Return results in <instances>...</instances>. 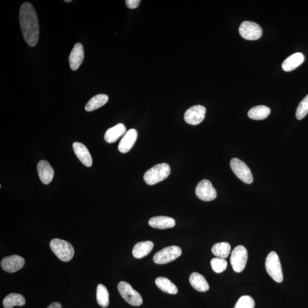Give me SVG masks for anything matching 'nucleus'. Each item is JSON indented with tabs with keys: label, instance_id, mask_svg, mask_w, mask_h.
<instances>
[{
	"label": "nucleus",
	"instance_id": "obj_1",
	"mask_svg": "<svg viewBox=\"0 0 308 308\" xmlns=\"http://www.w3.org/2000/svg\"><path fill=\"white\" fill-rule=\"evenodd\" d=\"M20 23L25 40L30 47H35L39 41L40 27L36 12L31 3H25L21 7Z\"/></svg>",
	"mask_w": 308,
	"mask_h": 308
},
{
	"label": "nucleus",
	"instance_id": "obj_2",
	"mask_svg": "<svg viewBox=\"0 0 308 308\" xmlns=\"http://www.w3.org/2000/svg\"><path fill=\"white\" fill-rule=\"evenodd\" d=\"M170 173L171 169L168 164H158L145 172L143 177L144 181L148 185H156L157 183L166 180L169 176Z\"/></svg>",
	"mask_w": 308,
	"mask_h": 308
},
{
	"label": "nucleus",
	"instance_id": "obj_3",
	"mask_svg": "<svg viewBox=\"0 0 308 308\" xmlns=\"http://www.w3.org/2000/svg\"><path fill=\"white\" fill-rule=\"evenodd\" d=\"M50 247L53 252L61 261L67 262L73 259L74 249L68 241L54 239L50 243Z\"/></svg>",
	"mask_w": 308,
	"mask_h": 308
},
{
	"label": "nucleus",
	"instance_id": "obj_4",
	"mask_svg": "<svg viewBox=\"0 0 308 308\" xmlns=\"http://www.w3.org/2000/svg\"><path fill=\"white\" fill-rule=\"evenodd\" d=\"M265 269L269 275L277 282L283 281V274L279 257L274 251L270 252L265 260Z\"/></svg>",
	"mask_w": 308,
	"mask_h": 308
},
{
	"label": "nucleus",
	"instance_id": "obj_5",
	"mask_svg": "<svg viewBox=\"0 0 308 308\" xmlns=\"http://www.w3.org/2000/svg\"><path fill=\"white\" fill-rule=\"evenodd\" d=\"M118 290L121 296L129 304L138 306L143 302L140 294L132 288L130 284L125 281H120L118 285Z\"/></svg>",
	"mask_w": 308,
	"mask_h": 308
},
{
	"label": "nucleus",
	"instance_id": "obj_6",
	"mask_svg": "<svg viewBox=\"0 0 308 308\" xmlns=\"http://www.w3.org/2000/svg\"><path fill=\"white\" fill-rule=\"evenodd\" d=\"M182 252L181 248L176 245L166 247L155 254L153 261L157 264L169 263L181 256Z\"/></svg>",
	"mask_w": 308,
	"mask_h": 308
},
{
	"label": "nucleus",
	"instance_id": "obj_7",
	"mask_svg": "<svg viewBox=\"0 0 308 308\" xmlns=\"http://www.w3.org/2000/svg\"><path fill=\"white\" fill-rule=\"evenodd\" d=\"M248 259L247 249L243 245H238L232 251L231 256V264L233 269L237 273L242 272Z\"/></svg>",
	"mask_w": 308,
	"mask_h": 308
},
{
	"label": "nucleus",
	"instance_id": "obj_8",
	"mask_svg": "<svg viewBox=\"0 0 308 308\" xmlns=\"http://www.w3.org/2000/svg\"><path fill=\"white\" fill-rule=\"evenodd\" d=\"M230 166L235 176L241 181L247 184H251L253 182V176L250 169L247 165L238 158H232Z\"/></svg>",
	"mask_w": 308,
	"mask_h": 308
},
{
	"label": "nucleus",
	"instance_id": "obj_9",
	"mask_svg": "<svg viewBox=\"0 0 308 308\" xmlns=\"http://www.w3.org/2000/svg\"><path fill=\"white\" fill-rule=\"evenodd\" d=\"M197 197L203 201H213L217 197V193L211 182L207 180L200 182L195 190Z\"/></svg>",
	"mask_w": 308,
	"mask_h": 308
},
{
	"label": "nucleus",
	"instance_id": "obj_10",
	"mask_svg": "<svg viewBox=\"0 0 308 308\" xmlns=\"http://www.w3.org/2000/svg\"><path fill=\"white\" fill-rule=\"evenodd\" d=\"M239 33L241 37L247 40H256L262 35V29L257 24L244 22L240 25Z\"/></svg>",
	"mask_w": 308,
	"mask_h": 308
},
{
	"label": "nucleus",
	"instance_id": "obj_11",
	"mask_svg": "<svg viewBox=\"0 0 308 308\" xmlns=\"http://www.w3.org/2000/svg\"><path fill=\"white\" fill-rule=\"evenodd\" d=\"M206 112V108L202 105L191 107L185 112L184 116L185 121L192 125H197L205 119Z\"/></svg>",
	"mask_w": 308,
	"mask_h": 308
},
{
	"label": "nucleus",
	"instance_id": "obj_12",
	"mask_svg": "<svg viewBox=\"0 0 308 308\" xmlns=\"http://www.w3.org/2000/svg\"><path fill=\"white\" fill-rule=\"evenodd\" d=\"M25 264L23 257L18 255L7 256L2 261L1 266L5 271L14 273L22 269Z\"/></svg>",
	"mask_w": 308,
	"mask_h": 308
},
{
	"label": "nucleus",
	"instance_id": "obj_13",
	"mask_svg": "<svg viewBox=\"0 0 308 308\" xmlns=\"http://www.w3.org/2000/svg\"><path fill=\"white\" fill-rule=\"evenodd\" d=\"M84 59V49L80 43L74 45L69 56V64L71 69L77 70Z\"/></svg>",
	"mask_w": 308,
	"mask_h": 308
},
{
	"label": "nucleus",
	"instance_id": "obj_14",
	"mask_svg": "<svg viewBox=\"0 0 308 308\" xmlns=\"http://www.w3.org/2000/svg\"><path fill=\"white\" fill-rule=\"evenodd\" d=\"M138 136V132L135 129H130L126 132L120 141L118 145L119 151L121 153H127L132 148Z\"/></svg>",
	"mask_w": 308,
	"mask_h": 308
},
{
	"label": "nucleus",
	"instance_id": "obj_15",
	"mask_svg": "<svg viewBox=\"0 0 308 308\" xmlns=\"http://www.w3.org/2000/svg\"><path fill=\"white\" fill-rule=\"evenodd\" d=\"M73 148L74 153L83 164L89 168L92 166V157L84 144L80 142H74Z\"/></svg>",
	"mask_w": 308,
	"mask_h": 308
},
{
	"label": "nucleus",
	"instance_id": "obj_16",
	"mask_svg": "<svg viewBox=\"0 0 308 308\" xmlns=\"http://www.w3.org/2000/svg\"><path fill=\"white\" fill-rule=\"evenodd\" d=\"M39 176L41 182L45 185H49L54 177V170L49 162L46 161H41L37 165Z\"/></svg>",
	"mask_w": 308,
	"mask_h": 308
},
{
	"label": "nucleus",
	"instance_id": "obj_17",
	"mask_svg": "<svg viewBox=\"0 0 308 308\" xmlns=\"http://www.w3.org/2000/svg\"><path fill=\"white\" fill-rule=\"evenodd\" d=\"M176 220L168 216H155L149 220L148 224L153 228L165 230L176 226Z\"/></svg>",
	"mask_w": 308,
	"mask_h": 308
},
{
	"label": "nucleus",
	"instance_id": "obj_18",
	"mask_svg": "<svg viewBox=\"0 0 308 308\" xmlns=\"http://www.w3.org/2000/svg\"><path fill=\"white\" fill-rule=\"evenodd\" d=\"M126 128L122 123H118L106 131L105 136L107 142L112 143L115 142L122 136L126 134Z\"/></svg>",
	"mask_w": 308,
	"mask_h": 308
},
{
	"label": "nucleus",
	"instance_id": "obj_19",
	"mask_svg": "<svg viewBox=\"0 0 308 308\" xmlns=\"http://www.w3.org/2000/svg\"><path fill=\"white\" fill-rule=\"evenodd\" d=\"M189 281L191 285L199 292H205L210 289L209 283L205 277L198 272H193L191 274Z\"/></svg>",
	"mask_w": 308,
	"mask_h": 308
},
{
	"label": "nucleus",
	"instance_id": "obj_20",
	"mask_svg": "<svg viewBox=\"0 0 308 308\" xmlns=\"http://www.w3.org/2000/svg\"><path fill=\"white\" fill-rule=\"evenodd\" d=\"M304 56L301 53H296L291 55L282 62V68L285 72H291L303 63Z\"/></svg>",
	"mask_w": 308,
	"mask_h": 308
},
{
	"label": "nucleus",
	"instance_id": "obj_21",
	"mask_svg": "<svg viewBox=\"0 0 308 308\" xmlns=\"http://www.w3.org/2000/svg\"><path fill=\"white\" fill-rule=\"evenodd\" d=\"M153 248L151 241H141L136 243L132 249V255L136 259H141L148 255Z\"/></svg>",
	"mask_w": 308,
	"mask_h": 308
},
{
	"label": "nucleus",
	"instance_id": "obj_22",
	"mask_svg": "<svg viewBox=\"0 0 308 308\" xmlns=\"http://www.w3.org/2000/svg\"><path fill=\"white\" fill-rule=\"evenodd\" d=\"M26 303V299L23 295L14 293L8 294L4 299L3 306L4 308H13L15 306H24Z\"/></svg>",
	"mask_w": 308,
	"mask_h": 308
},
{
	"label": "nucleus",
	"instance_id": "obj_23",
	"mask_svg": "<svg viewBox=\"0 0 308 308\" xmlns=\"http://www.w3.org/2000/svg\"><path fill=\"white\" fill-rule=\"evenodd\" d=\"M109 101V97L106 94H98L91 98L85 106L87 111H92L105 105Z\"/></svg>",
	"mask_w": 308,
	"mask_h": 308
},
{
	"label": "nucleus",
	"instance_id": "obj_24",
	"mask_svg": "<svg viewBox=\"0 0 308 308\" xmlns=\"http://www.w3.org/2000/svg\"><path fill=\"white\" fill-rule=\"evenodd\" d=\"M270 110L267 106L260 105L253 107L249 110L248 116L249 118L253 120H263L268 117Z\"/></svg>",
	"mask_w": 308,
	"mask_h": 308
},
{
	"label": "nucleus",
	"instance_id": "obj_25",
	"mask_svg": "<svg viewBox=\"0 0 308 308\" xmlns=\"http://www.w3.org/2000/svg\"><path fill=\"white\" fill-rule=\"evenodd\" d=\"M157 286L163 292L169 294H176L178 293V288L173 282L168 278L160 277L156 278Z\"/></svg>",
	"mask_w": 308,
	"mask_h": 308
},
{
	"label": "nucleus",
	"instance_id": "obj_26",
	"mask_svg": "<svg viewBox=\"0 0 308 308\" xmlns=\"http://www.w3.org/2000/svg\"><path fill=\"white\" fill-rule=\"evenodd\" d=\"M211 251L215 256L225 259L230 255L231 245L227 242L216 243L212 246Z\"/></svg>",
	"mask_w": 308,
	"mask_h": 308
},
{
	"label": "nucleus",
	"instance_id": "obj_27",
	"mask_svg": "<svg viewBox=\"0 0 308 308\" xmlns=\"http://www.w3.org/2000/svg\"><path fill=\"white\" fill-rule=\"evenodd\" d=\"M97 300L98 304L102 307H106L109 305V293L106 287L101 284L97 286Z\"/></svg>",
	"mask_w": 308,
	"mask_h": 308
},
{
	"label": "nucleus",
	"instance_id": "obj_28",
	"mask_svg": "<svg viewBox=\"0 0 308 308\" xmlns=\"http://www.w3.org/2000/svg\"><path fill=\"white\" fill-rule=\"evenodd\" d=\"M227 262L222 258H213L211 261V266L212 270L217 273H220L224 271L227 267Z\"/></svg>",
	"mask_w": 308,
	"mask_h": 308
},
{
	"label": "nucleus",
	"instance_id": "obj_29",
	"mask_svg": "<svg viewBox=\"0 0 308 308\" xmlns=\"http://www.w3.org/2000/svg\"><path fill=\"white\" fill-rule=\"evenodd\" d=\"M255 306V302L252 297L249 295H243L233 308H254Z\"/></svg>",
	"mask_w": 308,
	"mask_h": 308
},
{
	"label": "nucleus",
	"instance_id": "obj_30",
	"mask_svg": "<svg viewBox=\"0 0 308 308\" xmlns=\"http://www.w3.org/2000/svg\"><path fill=\"white\" fill-rule=\"evenodd\" d=\"M308 113V94L303 98L297 107L295 116L298 120L304 118Z\"/></svg>",
	"mask_w": 308,
	"mask_h": 308
},
{
	"label": "nucleus",
	"instance_id": "obj_31",
	"mask_svg": "<svg viewBox=\"0 0 308 308\" xmlns=\"http://www.w3.org/2000/svg\"><path fill=\"white\" fill-rule=\"evenodd\" d=\"M140 1L139 0H126V4L130 9H135L139 6Z\"/></svg>",
	"mask_w": 308,
	"mask_h": 308
},
{
	"label": "nucleus",
	"instance_id": "obj_32",
	"mask_svg": "<svg viewBox=\"0 0 308 308\" xmlns=\"http://www.w3.org/2000/svg\"><path fill=\"white\" fill-rule=\"evenodd\" d=\"M47 308H62L60 302H55L51 303Z\"/></svg>",
	"mask_w": 308,
	"mask_h": 308
},
{
	"label": "nucleus",
	"instance_id": "obj_33",
	"mask_svg": "<svg viewBox=\"0 0 308 308\" xmlns=\"http://www.w3.org/2000/svg\"><path fill=\"white\" fill-rule=\"evenodd\" d=\"M65 2H66V3H68L72 2V0H65Z\"/></svg>",
	"mask_w": 308,
	"mask_h": 308
}]
</instances>
